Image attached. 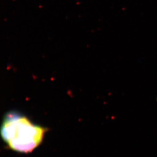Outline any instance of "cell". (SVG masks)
Instances as JSON below:
<instances>
[{
  "label": "cell",
  "instance_id": "1",
  "mask_svg": "<svg viewBox=\"0 0 157 157\" xmlns=\"http://www.w3.org/2000/svg\"><path fill=\"white\" fill-rule=\"evenodd\" d=\"M46 128L33 123L17 111H10L3 119L1 135L9 148L21 153H31L41 143Z\"/></svg>",
  "mask_w": 157,
  "mask_h": 157
}]
</instances>
